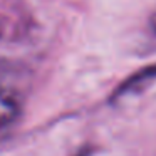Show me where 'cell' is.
I'll return each instance as SVG.
<instances>
[{"mask_svg":"<svg viewBox=\"0 0 156 156\" xmlns=\"http://www.w3.org/2000/svg\"><path fill=\"white\" fill-rule=\"evenodd\" d=\"M151 25H153V29H154V32H156V12L153 14V17H151Z\"/></svg>","mask_w":156,"mask_h":156,"instance_id":"7a4b0ae2","label":"cell"},{"mask_svg":"<svg viewBox=\"0 0 156 156\" xmlns=\"http://www.w3.org/2000/svg\"><path fill=\"white\" fill-rule=\"evenodd\" d=\"M20 116V101L15 94L0 91V134L7 131Z\"/></svg>","mask_w":156,"mask_h":156,"instance_id":"6da1fadb","label":"cell"},{"mask_svg":"<svg viewBox=\"0 0 156 156\" xmlns=\"http://www.w3.org/2000/svg\"><path fill=\"white\" fill-rule=\"evenodd\" d=\"M76 156H89V151H82V153H79V154H76Z\"/></svg>","mask_w":156,"mask_h":156,"instance_id":"3957f363","label":"cell"}]
</instances>
